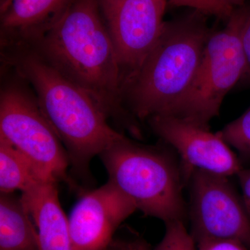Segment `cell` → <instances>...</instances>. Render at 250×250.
I'll list each match as a JSON object with an SVG mask.
<instances>
[{"instance_id": "obj_20", "label": "cell", "mask_w": 250, "mask_h": 250, "mask_svg": "<svg viewBox=\"0 0 250 250\" xmlns=\"http://www.w3.org/2000/svg\"><path fill=\"white\" fill-rule=\"evenodd\" d=\"M242 192L243 200L246 206V209L250 208V169H244L237 174Z\"/></svg>"}, {"instance_id": "obj_22", "label": "cell", "mask_w": 250, "mask_h": 250, "mask_svg": "<svg viewBox=\"0 0 250 250\" xmlns=\"http://www.w3.org/2000/svg\"><path fill=\"white\" fill-rule=\"evenodd\" d=\"M224 1L234 9H236V7H241L243 6L245 0H224Z\"/></svg>"}, {"instance_id": "obj_15", "label": "cell", "mask_w": 250, "mask_h": 250, "mask_svg": "<svg viewBox=\"0 0 250 250\" xmlns=\"http://www.w3.org/2000/svg\"><path fill=\"white\" fill-rule=\"evenodd\" d=\"M219 132L230 147L243 157L250 159V107Z\"/></svg>"}, {"instance_id": "obj_25", "label": "cell", "mask_w": 250, "mask_h": 250, "mask_svg": "<svg viewBox=\"0 0 250 250\" xmlns=\"http://www.w3.org/2000/svg\"><path fill=\"white\" fill-rule=\"evenodd\" d=\"M4 0H1V2H2V1H4Z\"/></svg>"}, {"instance_id": "obj_13", "label": "cell", "mask_w": 250, "mask_h": 250, "mask_svg": "<svg viewBox=\"0 0 250 250\" xmlns=\"http://www.w3.org/2000/svg\"><path fill=\"white\" fill-rule=\"evenodd\" d=\"M0 250H39L35 223L14 193L0 195Z\"/></svg>"}, {"instance_id": "obj_19", "label": "cell", "mask_w": 250, "mask_h": 250, "mask_svg": "<svg viewBox=\"0 0 250 250\" xmlns=\"http://www.w3.org/2000/svg\"><path fill=\"white\" fill-rule=\"evenodd\" d=\"M241 40L245 61L246 73L243 81H250V9H247L241 31Z\"/></svg>"}, {"instance_id": "obj_9", "label": "cell", "mask_w": 250, "mask_h": 250, "mask_svg": "<svg viewBox=\"0 0 250 250\" xmlns=\"http://www.w3.org/2000/svg\"><path fill=\"white\" fill-rule=\"evenodd\" d=\"M153 131L180 156L184 183L195 170L231 177L243 169L241 161L218 131L177 117L156 115L147 121Z\"/></svg>"}, {"instance_id": "obj_11", "label": "cell", "mask_w": 250, "mask_h": 250, "mask_svg": "<svg viewBox=\"0 0 250 250\" xmlns=\"http://www.w3.org/2000/svg\"><path fill=\"white\" fill-rule=\"evenodd\" d=\"M75 1L4 0L1 2L3 49L31 46L58 22Z\"/></svg>"}, {"instance_id": "obj_4", "label": "cell", "mask_w": 250, "mask_h": 250, "mask_svg": "<svg viewBox=\"0 0 250 250\" xmlns=\"http://www.w3.org/2000/svg\"><path fill=\"white\" fill-rule=\"evenodd\" d=\"M108 180L145 215L164 223L186 215L180 164L168 153L124 136L100 155Z\"/></svg>"}, {"instance_id": "obj_21", "label": "cell", "mask_w": 250, "mask_h": 250, "mask_svg": "<svg viewBox=\"0 0 250 250\" xmlns=\"http://www.w3.org/2000/svg\"><path fill=\"white\" fill-rule=\"evenodd\" d=\"M119 241L122 250H149V246L146 241L141 239L132 241Z\"/></svg>"}, {"instance_id": "obj_23", "label": "cell", "mask_w": 250, "mask_h": 250, "mask_svg": "<svg viewBox=\"0 0 250 250\" xmlns=\"http://www.w3.org/2000/svg\"><path fill=\"white\" fill-rule=\"evenodd\" d=\"M106 250H122L121 245H120L119 241H116V240H113L108 246V248Z\"/></svg>"}, {"instance_id": "obj_18", "label": "cell", "mask_w": 250, "mask_h": 250, "mask_svg": "<svg viewBox=\"0 0 250 250\" xmlns=\"http://www.w3.org/2000/svg\"><path fill=\"white\" fill-rule=\"evenodd\" d=\"M197 244V250H249L246 245L236 240H205Z\"/></svg>"}, {"instance_id": "obj_5", "label": "cell", "mask_w": 250, "mask_h": 250, "mask_svg": "<svg viewBox=\"0 0 250 250\" xmlns=\"http://www.w3.org/2000/svg\"><path fill=\"white\" fill-rule=\"evenodd\" d=\"M246 12L236 8L223 29L212 31L191 84L167 116L208 126L218 116L224 99L246 73L241 31Z\"/></svg>"}, {"instance_id": "obj_14", "label": "cell", "mask_w": 250, "mask_h": 250, "mask_svg": "<svg viewBox=\"0 0 250 250\" xmlns=\"http://www.w3.org/2000/svg\"><path fill=\"white\" fill-rule=\"evenodd\" d=\"M44 178L22 153L0 135V191H27ZM58 183V182H57Z\"/></svg>"}, {"instance_id": "obj_17", "label": "cell", "mask_w": 250, "mask_h": 250, "mask_svg": "<svg viewBox=\"0 0 250 250\" xmlns=\"http://www.w3.org/2000/svg\"><path fill=\"white\" fill-rule=\"evenodd\" d=\"M175 6L191 8L204 15H209L228 21L234 8L224 0H166Z\"/></svg>"}, {"instance_id": "obj_8", "label": "cell", "mask_w": 250, "mask_h": 250, "mask_svg": "<svg viewBox=\"0 0 250 250\" xmlns=\"http://www.w3.org/2000/svg\"><path fill=\"white\" fill-rule=\"evenodd\" d=\"M121 67L123 93L160 37L166 0H98Z\"/></svg>"}, {"instance_id": "obj_3", "label": "cell", "mask_w": 250, "mask_h": 250, "mask_svg": "<svg viewBox=\"0 0 250 250\" xmlns=\"http://www.w3.org/2000/svg\"><path fill=\"white\" fill-rule=\"evenodd\" d=\"M205 15L166 22L154 48L123 88L125 107L140 121L170 115L195 76L211 34Z\"/></svg>"}, {"instance_id": "obj_7", "label": "cell", "mask_w": 250, "mask_h": 250, "mask_svg": "<svg viewBox=\"0 0 250 250\" xmlns=\"http://www.w3.org/2000/svg\"><path fill=\"white\" fill-rule=\"evenodd\" d=\"M190 184V215L196 243L236 240L250 250V218L229 177L195 170Z\"/></svg>"}, {"instance_id": "obj_12", "label": "cell", "mask_w": 250, "mask_h": 250, "mask_svg": "<svg viewBox=\"0 0 250 250\" xmlns=\"http://www.w3.org/2000/svg\"><path fill=\"white\" fill-rule=\"evenodd\" d=\"M57 184L44 181L21 196L37 229L39 250H74Z\"/></svg>"}, {"instance_id": "obj_1", "label": "cell", "mask_w": 250, "mask_h": 250, "mask_svg": "<svg viewBox=\"0 0 250 250\" xmlns=\"http://www.w3.org/2000/svg\"><path fill=\"white\" fill-rule=\"evenodd\" d=\"M27 47L89 93L108 118L141 136L136 118L125 107L121 67L98 0H75L53 27Z\"/></svg>"}, {"instance_id": "obj_16", "label": "cell", "mask_w": 250, "mask_h": 250, "mask_svg": "<svg viewBox=\"0 0 250 250\" xmlns=\"http://www.w3.org/2000/svg\"><path fill=\"white\" fill-rule=\"evenodd\" d=\"M165 225L164 237L152 250H196V242L188 231L184 221L175 220Z\"/></svg>"}, {"instance_id": "obj_2", "label": "cell", "mask_w": 250, "mask_h": 250, "mask_svg": "<svg viewBox=\"0 0 250 250\" xmlns=\"http://www.w3.org/2000/svg\"><path fill=\"white\" fill-rule=\"evenodd\" d=\"M4 60L29 83L39 106L58 134L72 172L90 180V163L125 135L84 89L62 75L30 47L3 51Z\"/></svg>"}, {"instance_id": "obj_24", "label": "cell", "mask_w": 250, "mask_h": 250, "mask_svg": "<svg viewBox=\"0 0 250 250\" xmlns=\"http://www.w3.org/2000/svg\"><path fill=\"white\" fill-rule=\"evenodd\" d=\"M247 210H248V214H249V216L250 218V208H248V209H247Z\"/></svg>"}, {"instance_id": "obj_10", "label": "cell", "mask_w": 250, "mask_h": 250, "mask_svg": "<svg viewBox=\"0 0 250 250\" xmlns=\"http://www.w3.org/2000/svg\"><path fill=\"white\" fill-rule=\"evenodd\" d=\"M136 210L109 181L85 192L67 217L74 250H106L120 225Z\"/></svg>"}, {"instance_id": "obj_6", "label": "cell", "mask_w": 250, "mask_h": 250, "mask_svg": "<svg viewBox=\"0 0 250 250\" xmlns=\"http://www.w3.org/2000/svg\"><path fill=\"white\" fill-rule=\"evenodd\" d=\"M0 135L47 180L74 184L67 174L70 161L58 134L35 95L19 83L5 85L0 95Z\"/></svg>"}]
</instances>
